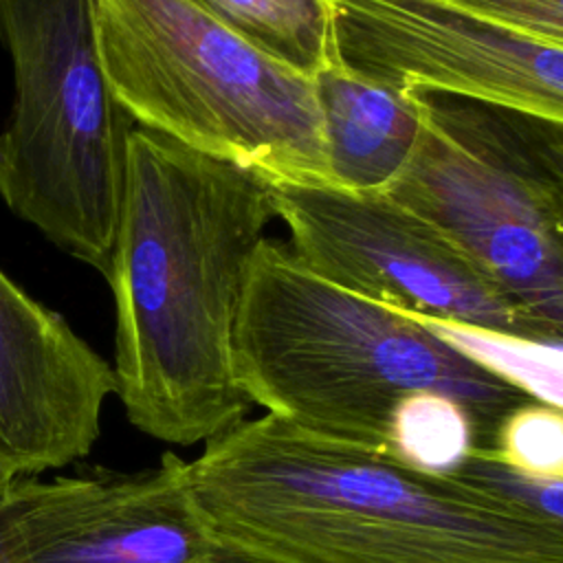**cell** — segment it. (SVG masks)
Wrapping results in <instances>:
<instances>
[{
	"label": "cell",
	"mask_w": 563,
	"mask_h": 563,
	"mask_svg": "<svg viewBox=\"0 0 563 563\" xmlns=\"http://www.w3.org/2000/svg\"><path fill=\"white\" fill-rule=\"evenodd\" d=\"M273 218L271 183L257 172L132 128L106 279L114 394L145 435L205 444L253 407L233 376L231 341Z\"/></svg>",
	"instance_id": "1"
},
{
	"label": "cell",
	"mask_w": 563,
	"mask_h": 563,
	"mask_svg": "<svg viewBox=\"0 0 563 563\" xmlns=\"http://www.w3.org/2000/svg\"><path fill=\"white\" fill-rule=\"evenodd\" d=\"M213 532L295 563H563V523L449 473L244 418L189 460Z\"/></svg>",
	"instance_id": "2"
},
{
	"label": "cell",
	"mask_w": 563,
	"mask_h": 563,
	"mask_svg": "<svg viewBox=\"0 0 563 563\" xmlns=\"http://www.w3.org/2000/svg\"><path fill=\"white\" fill-rule=\"evenodd\" d=\"M233 376L253 405L321 438L389 453L398 405L418 391L460 402L493 451L501 420L532 400L431 323L343 290L288 244L253 251L231 341Z\"/></svg>",
	"instance_id": "3"
},
{
	"label": "cell",
	"mask_w": 563,
	"mask_h": 563,
	"mask_svg": "<svg viewBox=\"0 0 563 563\" xmlns=\"http://www.w3.org/2000/svg\"><path fill=\"white\" fill-rule=\"evenodd\" d=\"M103 75L136 125L271 183L332 185L312 77L189 0H92Z\"/></svg>",
	"instance_id": "4"
},
{
	"label": "cell",
	"mask_w": 563,
	"mask_h": 563,
	"mask_svg": "<svg viewBox=\"0 0 563 563\" xmlns=\"http://www.w3.org/2000/svg\"><path fill=\"white\" fill-rule=\"evenodd\" d=\"M0 40L13 68L0 198L106 277L136 123L103 75L92 0H0Z\"/></svg>",
	"instance_id": "5"
},
{
	"label": "cell",
	"mask_w": 563,
	"mask_h": 563,
	"mask_svg": "<svg viewBox=\"0 0 563 563\" xmlns=\"http://www.w3.org/2000/svg\"><path fill=\"white\" fill-rule=\"evenodd\" d=\"M418 145L385 189L528 317L563 334V121L418 92Z\"/></svg>",
	"instance_id": "6"
},
{
	"label": "cell",
	"mask_w": 563,
	"mask_h": 563,
	"mask_svg": "<svg viewBox=\"0 0 563 563\" xmlns=\"http://www.w3.org/2000/svg\"><path fill=\"white\" fill-rule=\"evenodd\" d=\"M271 200L297 260L343 290L424 321L561 343L438 227L387 191L271 183Z\"/></svg>",
	"instance_id": "7"
},
{
	"label": "cell",
	"mask_w": 563,
	"mask_h": 563,
	"mask_svg": "<svg viewBox=\"0 0 563 563\" xmlns=\"http://www.w3.org/2000/svg\"><path fill=\"white\" fill-rule=\"evenodd\" d=\"M563 44L438 0H336L332 53L400 92H435L563 121Z\"/></svg>",
	"instance_id": "8"
},
{
	"label": "cell",
	"mask_w": 563,
	"mask_h": 563,
	"mask_svg": "<svg viewBox=\"0 0 563 563\" xmlns=\"http://www.w3.org/2000/svg\"><path fill=\"white\" fill-rule=\"evenodd\" d=\"M213 541L189 460L152 468L13 477L0 488V563H196Z\"/></svg>",
	"instance_id": "9"
},
{
	"label": "cell",
	"mask_w": 563,
	"mask_h": 563,
	"mask_svg": "<svg viewBox=\"0 0 563 563\" xmlns=\"http://www.w3.org/2000/svg\"><path fill=\"white\" fill-rule=\"evenodd\" d=\"M112 394V365L0 271V460L42 475L86 457Z\"/></svg>",
	"instance_id": "10"
},
{
	"label": "cell",
	"mask_w": 563,
	"mask_h": 563,
	"mask_svg": "<svg viewBox=\"0 0 563 563\" xmlns=\"http://www.w3.org/2000/svg\"><path fill=\"white\" fill-rule=\"evenodd\" d=\"M312 84L332 185L385 191L418 145L424 121L420 95L367 79L334 53Z\"/></svg>",
	"instance_id": "11"
},
{
	"label": "cell",
	"mask_w": 563,
	"mask_h": 563,
	"mask_svg": "<svg viewBox=\"0 0 563 563\" xmlns=\"http://www.w3.org/2000/svg\"><path fill=\"white\" fill-rule=\"evenodd\" d=\"M471 449H477L475 424L453 398L418 391L398 405L389 431V453L398 460L416 468L449 473Z\"/></svg>",
	"instance_id": "12"
},
{
	"label": "cell",
	"mask_w": 563,
	"mask_h": 563,
	"mask_svg": "<svg viewBox=\"0 0 563 563\" xmlns=\"http://www.w3.org/2000/svg\"><path fill=\"white\" fill-rule=\"evenodd\" d=\"M427 323H431L446 341L457 345L488 372L515 385L532 400L552 407L563 405L561 343H539L435 321Z\"/></svg>",
	"instance_id": "13"
},
{
	"label": "cell",
	"mask_w": 563,
	"mask_h": 563,
	"mask_svg": "<svg viewBox=\"0 0 563 563\" xmlns=\"http://www.w3.org/2000/svg\"><path fill=\"white\" fill-rule=\"evenodd\" d=\"M211 18L244 35L273 57L314 75L332 55V44L310 31L275 0H189Z\"/></svg>",
	"instance_id": "14"
},
{
	"label": "cell",
	"mask_w": 563,
	"mask_h": 563,
	"mask_svg": "<svg viewBox=\"0 0 563 563\" xmlns=\"http://www.w3.org/2000/svg\"><path fill=\"white\" fill-rule=\"evenodd\" d=\"M493 453L519 471L563 479L561 407L539 400L515 407L495 433Z\"/></svg>",
	"instance_id": "15"
},
{
	"label": "cell",
	"mask_w": 563,
	"mask_h": 563,
	"mask_svg": "<svg viewBox=\"0 0 563 563\" xmlns=\"http://www.w3.org/2000/svg\"><path fill=\"white\" fill-rule=\"evenodd\" d=\"M449 475L495 495L501 501L519 506L541 519L563 523V479L541 477L519 471L497 453L471 449Z\"/></svg>",
	"instance_id": "16"
},
{
	"label": "cell",
	"mask_w": 563,
	"mask_h": 563,
	"mask_svg": "<svg viewBox=\"0 0 563 563\" xmlns=\"http://www.w3.org/2000/svg\"><path fill=\"white\" fill-rule=\"evenodd\" d=\"M486 22L563 44V0H438Z\"/></svg>",
	"instance_id": "17"
},
{
	"label": "cell",
	"mask_w": 563,
	"mask_h": 563,
	"mask_svg": "<svg viewBox=\"0 0 563 563\" xmlns=\"http://www.w3.org/2000/svg\"><path fill=\"white\" fill-rule=\"evenodd\" d=\"M196 563H295L286 556L268 552L264 548L244 543L240 539L213 532L209 552Z\"/></svg>",
	"instance_id": "18"
},
{
	"label": "cell",
	"mask_w": 563,
	"mask_h": 563,
	"mask_svg": "<svg viewBox=\"0 0 563 563\" xmlns=\"http://www.w3.org/2000/svg\"><path fill=\"white\" fill-rule=\"evenodd\" d=\"M297 20H301L310 31L332 42V18L336 0H275Z\"/></svg>",
	"instance_id": "19"
},
{
	"label": "cell",
	"mask_w": 563,
	"mask_h": 563,
	"mask_svg": "<svg viewBox=\"0 0 563 563\" xmlns=\"http://www.w3.org/2000/svg\"><path fill=\"white\" fill-rule=\"evenodd\" d=\"M13 477H20V475L15 473V468H13V466H9L7 462H2V460H0V488H2V486H7V484L13 479Z\"/></svg>",
	"instance_id": "20"
}]
</instances>
